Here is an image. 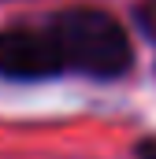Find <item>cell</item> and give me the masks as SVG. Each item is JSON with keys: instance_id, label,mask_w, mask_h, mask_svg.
<instances>
[{"instance_id": "obj_2", "label": "cell", "mask_w": 156, "mask_h": 159, "mask_svg": "<svg viewBox=\"0 0 156 159\" xmlns=\"http://www.w3.org/2000/svg\"><path fill=\"white\" fill-rule=\"evenodd\" d=\"M63 70V59L48 30H4L0 34V74L4 78H48Z\"/></svg>"}, {"instance_id": "obj_1", "label": "cell", "mask_w": 156, "mask_h": 159, "mask_svg": "<svg viewBox=\"0 0 156 159\" xmlns=\"http://www.w3.org/2000/svg\"><path fill=\"white\" fill-rule=\"evenodd\" d=\"M48 37L63 67H75L97 78H115L130 67V41L112 15L93 7H71L52 19Z\"/></svg>"}, {"instance_id": "obj_3", "label": "cell", "mask_w": 156, "mask_h": 159, "mask_svg": "<svg viewBox=\"0 0 156 159\" xmlns=\"http://www.w3.org/2000/svg\"><path fill=\"white\" fill-rule=\"evenodd\" d=\"M138 22H141V30L156 37V0H145L141 7H138Z\"/></svg>"}, {"instance_id": "obj_4", "label": "cell", "mask_w": 156, "mask_h": 159, "mask_svg": "<svg viewBox=\"0 0 156 159\" xmlns=\"http://www.w3.org/2000/svg\"><path fill=\"white\" fill-rule=\"evenodd\" d=\"M141 159H156V144H153V141L141 144Z\"/></svg>"}]
</instances>
